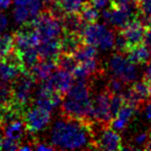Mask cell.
Masks as SVG:
<instances>
[{
  "mask_svg": "<svg viewBox=\"0 0 151 151\" xmlns=\"http://www.w3.org/2000/svg\"><path fill=\"white\" fill-rule=\"evenodd\" d=\"M92 122L61 115L50 130V144L55 149H95Z\"/></svg>",
  "mask_w": 151,
  "mask_h": 151,
  "instance_id": "cell-1",
  "label": "cell"
},
{
  "mask_svg": "<svg viewBox=\"0 0 151 151\" xmlns=\"http://www.w3.org/2000/svg\"><path fill=\"white\" fill-rule=\"evenodd\" d=\"M139 16L140 11L134 1L123 4H118L111 1L109 9L103 12L104 20L110 24L114 30L123 29L132 19Z\"/></svg>",
  "mask_w": 151,
  "mask_h": 151,
  "instance_id": "cell-2",
  "label": "cell"
},
{
  "mask_svg": "<svg viewBox=\"0 0 151 151\" xmlns=\"http://www.w3.org/2000/svg\"><path fill=\"white\" fill-rule=\"evenodd\" d=\"M61 115L84 122L93 121L91 97H73L65 95L61 103Z\"/></svg>",
  "mask_w": 151,
  "mask_h": 151,
  "instance_id": "cell-3",
  "label": "cell"
},
{
  "mask_svg": "<svg viewBox=\"0 0 151 151\" xmlns=\"http://www.w3.org/2000/svg\"><path fill=\"white\" fill-rule=\"evenodd\" d=\"M29 24L40 36V42L60 37L63 31L61 22L56 19L48 9H42V11L32 21H30Z\"/></svg>",
  "mask_w": 151,
  "mask_h": 151,
  "instance_id": "cell-4",
  "label": "cell"
},
{
  "mask_svg": "<svg viewBox=\"0 0 151 151\" xmlns=\"http://www.w3.org/2000/svg\"><path fill=\"white\" fill-rule=\"evenodd\" d=\"M85 44H89L101 50H109L114 47L115 30H110L105 25L97 23L87 24L83 30Z\"/></svg>",
  "mask_w": 151,
  "mask_h": 151,
  "instance_id": "cell-5",
  "label": "cell"
},
{
  "mask_svg": "<svg viewBox=\"0 0 151 151\" xmlns=\"http://www.w3.org/2000/svg\"><path fill=\"white\" fill-rule=\"evenodd\" d=\"M36 81L29 73H21L11 82L12 101L23 108H28L32 103V94Z\"/></svg>",
  "mask_w": 151,
  "mask_h": 151,
  "instance_id": "cell-6",
  "label": "cell"
},
{
  "mask_svg": "<svg viewBox=\"0 0 151 151\" xmlns=\"http://www.w3.org/2000/svg\"><path fill=\"white\" fill-rule=\"evenodd\" d=\"M94 134L95 149L99 150H122V140L118 132L111 127L109 124H99V127H95V121L92 123Z\"/></svg>",
  "mask_w": 151,
  "mask_h": 151,
  "instance_id": "cell-7",
  "label": "cell"
},
{
  "mask_svg": "<svg viewBox=\"0 0 151 151\" xmlns=\"http://www.w3.org/2000/svg\"><path fill=\"white\" fill-rule=\"evenodd\" d=\"M108 64L113 76L119 78L125 84L132 83L138 78V69L136 64L130 62L126 57L123 56V54L116 52L110 57Z\"/></svg>",
  "mask_w": 151,
  "mask_h": 151,
  "instance_id": "cell-8",
  "label": "cell"
},
{
  "mask_svg": "<svg viewBox=\"0 0 151 151\" xmlns=\"http://www.w3.org/2000/svg\"><path fill=\"white\" fill-rule=\"evenodd\" d=\"M50 121V112L47 110L35 105H32L31 107L29 106L26 109L25 115H24V122H25L28 134H34L45 129L49 125Z\"/></svg>",
  "mask_w": 151,
  "mask_h": 151,
  "instance_id": "cell-9",
  "label": "cell"
},
{
  "mask_svg": "<svg viewBox=\"0 0 151 151\" xmlns=\"http://www.w3.org/2000/svg\"><path fill=\"white\" fill-rule=\"evenodd\" d=\"M112 93L107 88L103 89L97 93L92 101L93 121L101 124H110L112 120L111 111H110V99Z\"/></svg>",
  "mask_w": 151,
  "mask_h": 151,
  "instance_id": "cell-10",
  "label": "cell"
},
{
  "mask_svg": "<svg viewBox=\"0 0 151 151\" xmlns=\"http://www.w3.org/2000/svg\"><path fill=\"white\" fill-rule=\"evenodd\" d=\"M147 24H145L139 17L132 19L123 29L124 35L129 45V49L144 42Z\"/></svg>",
  "mask_w": 151,
  "mask_h": 151,
  "instance_id": "cell-11",
  "label": "cell"
},
{
  "mask_svg": "<svg viewBox=\"0 0 151 151\" xmlns=\"http://www.w3.org/2000/svg\"><path fill=\"white\" fill-rule=\"evenodd\" d=\"M26 109L27 108L21 107L13 101L0 104V128L3 129L12 122L24 119Z\"/></svg>",
  "mask_w": 151,
  "mask_h": 151,
  "instance_id": "cell-12",
  "label": "cell"
},
{
  "mask_svg": "<svg viewBox=\"0 0 151 151\" xmlns=\"http://www.w3.org/2000/svg\"><path fill=\"white\" fill-rule=\"evenodd\" d=\"M56 69V59H40L30 68L29 73L36 82L42 83L48 81Z\"/></svg>",
  "mask_w": 151,
  "mask_h": 151,
  "instance_id": "cell-13",
  "label": "cell"
},
{
  "mask_svg": "<svg viewBox=\"0 0 151 151\" xmlns=\"http://www.w3.org/2000/svg\"><path fill=\"white\" fill-rule=\"evenodd\" d=\"M48 81L50 82V84L52 85L55 90L58 91L63 96H65L67 91L69 90V88L73 85L75 78H73V73H69V71L57 68L52 73V76H51Z\"/></svg>",
  "mask_w": 151,
  "mask_h": 151,
  "instance_id": "cell-14",
  "label": "cell"
},
{
  "mask_svg": "<svg viewBox=\"0 0 151 151\" xmlns=\"http://www.w3.org/2000/svg\"><path fill=\"white\" fill-rule=\"evenodd\" d=\"M85 44L83 35L76 32H62L60 35L61 52L64 54L73 55L81 46Z\"/></svg>",
  "mask_w": 151,
  "mask_h": 151,
  "instance_id": "cell-15",
  "label": "cell"
},
{
  "mask_svg": "<svg viewBox=\"0 0 151 151\" xmlns=\"http://www.w3.org/2000/svg\"><path fill=\"white\" fill-rule=\"evenodd\" d=\"M40 59H56L61 52L60 37L45 40L37 46Z\"/></svg>",
  "mask_w": 151,
  "mask_h": 151,
  "instance_id": "cell-16",
  "label": "cell"
},
{
  "mask_svg": "<svg viewBox=\"0 0 151 151\" xmlns=\"http://www.w3.org/2000/svg\"><path fill=\"white\" fill-rule=\"evenodd\" d=\"M61 25L63 30L62 32H76L82 34L87 24L82 20L79 13H71L65 14L61 20Z\"/></svg>",
  "mask_w": 151,
  "mask_h": 151,
  "instance_id": "cell-17",
  "label": "cell"
},
{
  "mask_svg": "<svg viewBox=\"0 0 151 151\" xmlns=\"http://www.w3.org/2000/svg\"><path fill=\"white\" fill-rule=\"evenodd\" d=\"M151 53L149 51L148 47L143 42L136 47H132L126 53V58L132 62L134 64H146L150 60Z\"/></svg>",
  "mask_w": 151,
  "mask_h": 151,
  "instance_id": "cell-18",
  "label": "cell"
},
{
  "mask_svg": "<svg viewBox=\"0 0 151 151\" xmlns=\"http://www.w3.org/2000/svg\"><path fill=\"white\" fill-rule=\"evenodd\" d=\"M3 132H4L5 137L18 141L19 143L28 134L24 119L17 120V121H14L12 123H9V125H6L3 128Z\"/></svg>",
  "mask_w": 151,
  "mask_h": 151,
  "instance_id": "cell-19",
  "label": "cell"
},
{
  "mask_svg": "<svg viewBox=\"0 0 151 151\" xmlns=\"http://www.w3.org/2000/svg\"><path fill=\"white\" fill-rule=\"evenodd\" d=\"M97 9H99L92 4L90 0H88L82 3L80 11H79V15L86 24L96 23L99 18V13Z\"/></svg>",
  "mask_w": 151,
  "mask_h": 151,
  "instance_id": "cell-20",
  "label": "cell"
},
{
  "mask_svg": "<svg viewBox=\"0 0 151 151\" xmlns=\"http://www.w3.org/2000/svg\"><path fill=\"white\" fill-rule=\"evenodd\" d=\"M21 73V70L3 59H0V82H12Z\"/></svg>",
  "mask_w": 151,
  "mask_h": 151,
  "instance_id": "cell-21",
  "label": "cell"
},
{
  "mask_svg": "<svg viewBox=\"0 0 151 151\" xmlns=\"http://www.w3.org/2000/svg\"><path fill=\"white\" fill-rule=\"evenodd\" d=\"M20 54H21L26 73H29L30 68L40 60V54H38V51L36 47H31V48H28L24 51H21Z\"/></svg>",
  "mask_w": 151,
  "mask_h": 151,
  "instance_id": "cell-22",
  "label": "cell"
},
{
  "mask_svg": "<svg viewBox=\"0 0 151 151\" xmlns=\"http://www.w3.org/2000/svg\"><path fill=\"white\" fill-rule=\"evenodd\" d=\"M76 60L79 62H84L87 60H91L97 57V50L94 46L89 44H84L79 48V50L73 54Z\"/></svg>",
  "mask_w": 151,
  "mask_h": 151,
  "instance_id": "cell-23",
  "label": "cell"
},
{
  "mask_svg": "<svg viewBox=\"0 0 151 151\" xmlns=\"http://www.w3.org/2000/svg\"><path fill=\"white\" fill-rule=\"evenodd\" d=\"M52 3L64 14L79 13L82 5V0H53Z\"/></svg>",
  "mask_w": 151,
  "mask_h": 151,
  "instance_id": "cell-24",
  "label": "cell"
},
{
  "mask_svg": "<svg viewBox=\"0 0 151 151\" xmlns=\"http://www.w3.org/2000/svg\"><path fill=\"white\" fill-rule=\"evenodd\" d=\"M56 65L57 68L63 69V70L69 71V73H73V69L78 65V61L76 60L73 55L60 53L56 58Z\"/></svg>",
  "mask_w": 151,
  "mask_h": 151,
  "instance_id": "cell-25",
  "label": "cell"
},
{
  "mask_svg": "<svg viewBox=\"0 0 151 151\" xmlns=\"http://www.w3.org/2000/svg\"><path fill=\"white\" fill-rule=\"evenodd\" d=\"M114 50L117 53L126 55L129 50V45L121 29L115 30V42H114Z\"/></svg>",
  "mask_w": 151,
  "mask_h": 151,
  "instance_id": "cell-26",
  "label": "cell"
},
{
  "mask_svg": "<svg viewBox=\"0 0 151 151\" xmlns=\"http://www.w3.org/2000/svg\"><path fill=\"white\" fill-rule=\"evenodd\" d=\"M15 47L14 34L5 33L0 35V59H3Z\"/></svg>",
  "mask_w": 151,
  "mask_h": 151,
  "instance_id": "cell-27",
  "label": "cell"
},
{
  "mask_svg": "<svg viewBox=\"0 0 151 151\" xmlns=\"http://www.w3.org/2000/svg\"><path fill=\"white\" fill-rule=\"evenodd\" d=\"M13 15L15 18V21L20 25H24V24H27L30 21H32L29 9L27 6H24V5H16Z\"/></svg>",
  "mask_w": 151,
  "mask_h": 151,
  "instance_id": "cell-28",
  "label": "cell"
},
{
  "mask_svg": "<svg viewBox=\"0 0 151 151\" xmlns=\"http://www.w3.org/2000/svg\"><path fill=\"white\" fill-rule=\"evenodd\" d=\"M132 88L136 91L137 94L140 96V99L144 101H147L150 97L149 93V83L146 82L145 80L141 81H134L132 84Z\"/></svg>",
  "mask_w": 151,
  "mask_h": 151,
  "instance_id": "cell-29",
  "label": "cell"
},
{
  "mask_svg": "<svg viewBox=\"0 0 151 151\" xmlns=\"http://www.w3.org/2000/svg\"><path fill=\"white\" fill-rule=\"evenodd\" d=\"M124 97L120 93H112L111 99H110V111H111L112 119L117 116L118 112H119L120 108L124 105Z\"/></svg>",
  "mask_w": 151,
  "mask_h": 151,
  "instance_id": "cell-30",
  "label": "cell"
},
{
  "mask_svg": "<svg viewBox=\"0 0 151 151\" xmlns=\"http://www.w3.org/2000/svg\"><path fill=\"white\" fill-rule=\"evenodd\" d=\"M125 83L123 82L122 80H120L119 78L113 76L112 78H110L108 80V83L106 85V88L110 91L111 93H120L122 94L123 91L125 90Z\"/></svg>",
  "mask_w": 151,
  "mask_h": 151,
  "instance_id": "cell-31",
  "label": "cell"
},
{
  "mask_svg": "<svg viewBox=\"0 0 151 151\" xmlns=\"http://www.w3.org/2000/svg\"><path fill=\"white\" fill-rule=\"evenodd\" d=\"M140 15L143 19H141L145 24L148 25L151 22V0H141L138 3Z\"/></svg>",
  "mask_w": 151,
  "mask_h": 151,
  "instance_id": "cell-32",
  "label": "cell"
},
{
  "mask_svg": "<svg viewBox=\"0 0 151 151\" xmlns=\"http://www.w3.org/2000/svg\"><path fill=\"white\" fill-rule=\"evenodd\" d=\"M136 111H137V109L134 107H132V106L124 103V105L120 108L119 112H118V114H117L116 117L119 118V119H121L122 121H124L125 123L128 124L130 120H132V118L134 117V114Z\"/></svg>",
  "mask_w": 151,
  "mask_h": 151,
  "instance_id": "cell-33",
  "label": "cell"
},
{
  "mask_svg": "<svg viewBox=\"0 0 151 151\" xmlns=\"http://www.w3.org/2000/svg\"><path fill=\"white\" fill-rule=\"evenodd\" d=\"M20 146H21V144H20L18 141L5 137V139H3V141H2V148L1 149H2V150L14 151V150H19Z\"/></svg>",
  "mask_w": 151,
  "mask_h": 151,
  "instance_id": "cell-34",
  "label": "cell"
},
{
  "mask_svg": "<svg viewBox=\"0 0 151 151\" xmlns=\"http://www.w3.org/2000/svg\"><path fill=\"white\" fill-rule=\"evenodd\" d=\"M149 134H150V132H143L138 134L134 139V144L138 145V146L144 147L149 139Z\"/></svg>",
  "mask_w": 151,
  "mask_h": 151,
  "instance_id": "cell-35",
  "label": "cell"
},
{
  "mask_svg": "<svg viewBox=\"0 0 151 151\" xmlns=\"http://www.w3.org/2000/svg\"><path fill=\"white\" fill-rule=\"evenodd\" d=\"M144 44L148 47L149 51L151 53V22L147 25L146 28V34H145V40H144Z\"/></svg>",
  "mask_w": 151,
  "mask_h": 151,
  "instance_id": "cell-36",
  "label": "cell"
},
{
  "mask_svg": "<svg viewBox=\"0 0 151 151\" xmlns=\"http://www.w3.org/2000/svg\"><path fill=\"white\" fill-rule=\"evenodd\" d=\"M143 80H145L148 83L151 82V62L150 61H148V62L146 63V67L144 68V73H143Z\"/></svg>",
  "mask_w": 151,
  "mask_h": 151,
  "instance_id": "cell-37",
  "label": "cell"
},
{
  "mask_svg": "<svg viewBox=\"0 0 151 151\" xmlns=\"http://www.w3.org/2000/svg\"><path fill=\"white\" fill-rule=\"evenodd\" d=\"M143 110H144V115L147 120H151V103H145L143 106Z\"/></svg>",
  "mask_w": 151,
  "mask_h": 151,
  "instance_id": "cell-38",
  "label": "cell"
},
{
  "mask_svg": "<svg viewBox=\"0 0 151 151\" xmlns=\"http://www.w3.org/2000/svg\"><path fill=\"white\" fill-rule=\"evenodd\" d=\"M7 18L6 16L4 15V14H2L1 12H0V32L3 31V30L6 28L7 26Z\"/></svg>",
  "mask_w": 151,
  "mask_h": 151,
  "instance_id": "cell-39",
  "label": "cell"
},
{
  "mask_svg": "<svg viewBox=\"0 0 151 151\" xmlns=\"http://www.w3.org/2000/svg\"><path fill=\"white\" fill-rule=\"evenodd\" d=\"M90 1L92 2V4L94 5L95 7L101 9V7H104L108 2H109L110 0H90Z\"/></svg>",
  "mask_w": 151,
  "mask_h": 151,
  "instance_id": "cell-40",
  "label": "cell"
},
{
  "mask_svg": "<svg viewBox=\"0 0 151 151\" xmlns=\"http://www.w3.org/2000/svg\"><path fill=\"white\" fill-rule=\"evenodd\" d=\"M34 0H14L15 5H24V6H28Z\"/></svg>",
  "mask_w": 151,
  "mask_h": 151,
  "instance_id": "cell-41",
  "label": "cell"
},
{
  "mask_svg": "<svg viewBox=\"0 0 151 151\" xmlns=\"http://www.w3.org/2000/svg\"><path fill=\"white\" fill-rule=\"evenodd\" d=\"M144 149H146V150H151V132H150V134H149L148 141H147V143L144 146Z\"/></svg>",
  "mask_w": 151,
  "mask_h": 151,
  "instance_id": "cell-42",
  "label": "cell"
},
{
  "mask_svg": "<svg viewBox=\"0 0 151 151\" xmlns=\"http://www.w3.org/2000/svg\"><path fill=\"white\" fill-rule=\"evenodd\" d=\"M112 1H114L115 3H118V4H123V3L130 2V1H132V0H112Z\"/></svg>",
  "mask_w": 151,
  "mask_h": 151,
  "instance_id": "cell-43",
  "label": "cell"
},
{
  "mask_svg": "<svg viewBox=\"0 0 151 151\" xmlns=\"http://www.w3.org/2000/svg\"><path fill=\"white\" fill-rule=\"evenodd\" d=\"M42 3H44V5L45 4H51V3H52V1H53V0H42Z\"/></svg>",
  "mask_w": 151,
  "mask_h": 151,
  "instance_id": "cell-44",
  "label": "cell"
},
{
  "mask_svg": "<svg viewBox=\"0 0 151 151\" xmlns=\"http://www.w3.org/2000/svg\"><path fill=\"white\" fill-rule=\"evenodd\" d=\"M2 141H3V138H2V134H1V132H0V150L2 148Z\"/></svg>",
  "mask_w": 151,
  "mask_h": 151,
  "instance_id": "cell-45",
  "label": "cell"
},
{
  "mask_svg": "<svg viewBox=\"0 0 151 151\" xmlns=\"http://www.w3.org/2000/svg\"><path fill=\"white\" fill-rule=\"evenodd\" d=\"M149 93H150V97H151V82L149 83Z\"/></svg>",
  "mask_w": 151,
  "mask_h": 151,
  "instance_id": "cell-46",
  "label": "cell"
}]
</instances>
